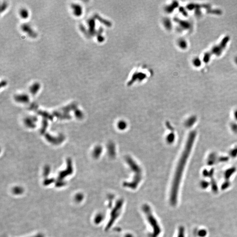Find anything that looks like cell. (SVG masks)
I'll return each mask as SVG.
<instances>
[{
    "label": "cell",
    "mask_w": 237,
    "mask_h": 237,
    "mask_svg": "<svg viewBox=\"0 0 237 237\" xmlns=\"http://www.w3.org/2000/svg\"><path fill=\"white\" fill-rule=\"evenodd\" d=\"M14 192L16 194H19L21 192V190L17 188V189H15L14 190Z\"/></svg>",
    "instance_id": "9c48e42d"
},
{
    "label": "cell",
    "mask_w": 237,
    "mask_h": 237,
    "mask_svg": "<svg viewBox=\"0 0 237 237\" xmlns=\"http://www.w3.org/2000/svg\"><path fill=\"white\" fill-rule=\"evenodd\" d=\"M118 126L120 129H123L124 128L126 127V123L125 122H121L118 123Z\"/></svg>",
    "instance_id": "277c9868"
},
{
    "label": "cell",
    "mask_w": 237,
    "mask_h": 237,
    "mask_svg": "<svg viewBox=\"0 0 237 237\" xmlns=\"http://www.w3.org/2000/svg\"><path fill=\"white\" fill-rule=\"evenodd\" d=\"M82 198H83V196H82L81 195H78L76 197V199H77V200L78 201L81 200Z\"/></svg>",
    "instance_id": "52a82bcc"
},
{
    "label": "cell",
    "mask_w": 237,
    "mask_h": 237,
    "mask_svg": "<svg viewBox=\"0 0 237 237\" xmlns=\"http://www.w3.org/2000/svg\"><path fill=\"white\" fill-rule=\"evenodd\" d=\"M178 237H184V230L183 228H181L180 231V233L178 235Z\"/></svg>",
    "instance_id": "8992f818"
},
{
    "label": "cell",
    "mask_w": 237,
    "mask_h": 237,
    "mask_svg": "<svg viewBox=\"0 0 237 237\" xmlns=\"http://www.w3.org/2000/svg\"><path fill=\"white\" fill-rule=\"evenodd\" d=\"M43 237V235H37L36 236H35V237Z\"/></svg>",
    "instance_id": "30bf717a"
},
{
    "label": "cell",
    "mask_w": 237,
    "mask_h": 237,
    "mask_svg": "<svg viewBox=\"0 0 237 237\" xmlns=\"http://www.w3.org/2000/svg\"><path fill=\"white\" fill-rule=\"evenodd\" d=\"M131 237V236H130V235H128V236H126V237Z\"/></svg>",
    "instance_id": "8fae6325"
},
{
    "label": "cell",
    "mask_w": 237,
    "mask_h": 237,
    "mask_svg": "<svg viewBox=\"0 0 237 237\" xmlns=\"http://www.w3.org/2000/svg\"><path fill=\"white\" fill-rule=\"evenodd\" d=\"M195 133H191L189 135L187 140L185 148H184L182 155L181 157L178 166H177V170L175 172V175L173 181L170 197V202L171 204L173 206L177 204L178 188L181 182L183 172L186 161L189 156V154L192 149L193 143L194 141V139L195 138Z\"/></svg>",
    "instance_id": "6da1fadb"
},
{
    "label": "cell",
    "mask_w": 237,
    "mask_h": 237,
    "mask_svg": "<svg viewBox=\"0 0 237 237\" xmlns=\"http://www.w3.org/2000/svg\"><path fill=\"white\" fill-rule=\"evenodd\" d=\"M206 232L205 231H203L202 232H200V234H199V235L201 236H204L205 235H206Z\"/></svg>",
    "instance_id": "ba28073f"
},
{
    "label": "cell",
    "mask_w": 237,
    "mask_h": 237,
    "mask_svg": "<svg viewBox=\"0 0 237 237\" xmlns=\"http://www.w3.org/2000/svg\"><path fill=\"white\" fill-rule=\"evenodd\" d=\"M102 216L101 215H99L96 218V219H95V221L97 223H99L100 222V221L102 220Z\"/></svg>",
    "instance_id": "5b68a950"
},
{
    "label": "cell",
    "mask_w": 237,
    "mask_h": 237,
    "mask_svg": "<svg viewBox=\"0 0 237 237\" xmlns=\"http://www.w3.org/2000/svg\"><path fill=\"white\" fill-rule=\"evenodd\" d=\"M229 40L230 38L228 36L224 37L219 44L214 46L211 50L205 54L203 58V61L205 63H207L209 62L210 58L213 55H216L217 56L221 55L225 47H226Z\"/></svg>",
    "instance_id": "7a4b0ae2"
},
{
    "label": "cell",
    "mask_w": 237,
    "mask_h": 237,
    "mask_svg": "<svg viewBox=\"0 0 237 237\" xmlns=\"http://www.w3.org/2000/svg\"><path fill=\"white\" fill-rule=\"evenodd\" d=\"M144 211L146 212V215L147 216V218H148V221L151 224L152 226V227L154 228V235H157L158 234H159V233L160 232V230H159V226H158L157 222L155 221V219L153 217L152 214H151L150 211L148 207H144Z\"/></svg>",
    "instance_id": "3957f363"
}]
</instances>
